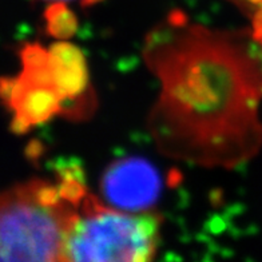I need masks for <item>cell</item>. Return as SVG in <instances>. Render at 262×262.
<instances>
[{"label": "cell", "mask_w": 262, "mask_h": 262, "mask_svg": "<svg viewBox=\"0 0 262 262\" xmlns=\"http://www.w3.org/2000/svg\"><path fill=\"white\" fill-rule=\"evenodd\" d=\"M145 58L161 82L150 118L159 148L204 166L231 167L262 139V45L249 31L187 27L174 11L147 38Z\"/></svg>", "instance_id": "1"}, {"label": "cell", "mask_w": 262, "mask_h": 262, "mask_svg": "<svg viewBox=\"0 0 262 262\" xmlns=\"http://www.w3.org/2000/svg\"><path fill=\"white\" fill-rule=\"evenodd\" d=\"M161 222L158 214L122 213L87 194L82 214L67 233L60 261H150Z\"/></svg>", "instance_id": "2"}, {"label": "cell", "mask_w": 262, "mask_h": 262, "mask_svg": "<svg viewBox=\"0 0 262 262\" xmlns=\"http://www.w3.org/2000/svg\"><path fill=\"white\" fill-rule=\"evenodd\" d=\"M0 259L60 261L67 233L79 215L66 200L56 205L43 202L38 180L7 190L2 196Z\"/></svg>", "instance_id": "3"}, {"label": "cell", "mask_w": 262, "mask_h": 262, "mask_svg": "<svg viewBox=\"0 0 262 262\" xmlns=\"http://www.w3.org/2000/svg\"><path fill=\"white\" fill-rule=\"evenodd\" d=\"M162 182L158 170L139 157L117 159L104 171L100 191L107 204L122 211H145L157 204Z\"/></svg>", "instance_id": "4"}, {"label": "cell", "mask_w": 262, "mask_h": 262, "mask_svg": "<svg viewBox=\"0 0 262 262\" xmlns=\"http://www.w3.org/2000/svg\"><path fill=\"white\" fill-rule=\"evenodd\" d=\"M49 51L50 66L62 104L90 90L86 59L78 47L66 41H58L50 47Z\"/></svg>", "instance_id": "5"}, {"label": "cell", "mask_w": 262, "mask_h": 262, "mask_svg": "<svg viewBox=\"0 0 262 262\" xmlns=\"http://www.w3.org/2000/svg\"><path fill=\"white\" fill-rule=\"evenodd\" d=\"M45 17L47 20V32L56 39H69L76 31V17L66 7L64 3L56 2L46 8Z\"/></svg>", "instance_id": "6"}, {"label": "cell", "mask_w": 262, "mask_h": 262, "mask_svg": "<svg viewBox=\"0 0 262 262\" xmlns=\"http://www.w3.org/2000/svg\"><path fill=\"white\" fill-rule=\"evenodd\" d=\"M99 2H102V0H80V6L82 7H90V6H93L95 3H99Z\"/></svg>", "instance_id": "7"}, {"label": "cell", "mask_w": 262, "mask_h": 262, "mask_svg": "<svg viewBox=\"0 0 262 262\" xmlns=\"http://www.w3.org/2000/svg\"><path fill=\"white\" fill-rule=\"evenodd\" d=\"M55 2H64V0H55Z\"/></svg>", "instance_id": "8"}]
</instances>
